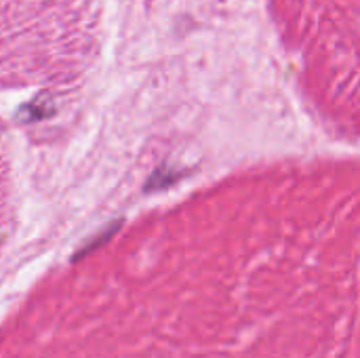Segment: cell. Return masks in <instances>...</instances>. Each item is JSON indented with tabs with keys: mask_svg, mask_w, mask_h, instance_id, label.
<instances>
[{
	"mask_svg": "<svg viewBox=\"0 0 360 358\" xmlns=\"http://www.w3.org/2000/svg\"><path fill=\"white\" fill-rule=\"evenodd\" d=\"M55 112V106H53V99L49 95H38L34 99H30L27 103H23L17 112V118L21 122H34V120H42V118H49L51 114Z\"/></svg>",
	"mask_w": 360,
	"mask_h": 358,
	"instance_id": "obj_1",
	"label": "cell"
},
{
	"mask_svg": "<svg viewBox=\"0 0 360 358\" xmlns=\"http://www.w3.org/2000/svg\"><path fill=\"white\" fill-rule=\"evenodd\" d=\"M177 177H179L177 173L173 175V173H167V169H160V171H156V173H154V177L148 181V190H152V188H154V190L165 188L167 184H173Z\"/></svg>",
	"mask_w": 360,
	"mask_h": 358,
	"instance_id": "obj_2",
	"label": "cell"
}]
</instances>
